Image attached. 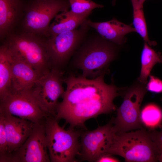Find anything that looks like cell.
I'll return each instance as SVG.
<instances>
[{"mask_svg":"<svg viewBox=\"0 0 162 162\" xmlns=\"http://www.w3.org/2000/svg\"><path fill=\"white\" fill-rule=\"evenodd\" d=\"M105 73L93 79L71 74L64 79L66 89L58 103L55 117L64 119L69 128H86L85 122L89 119L116 110L113 100L120 95L122 89L104 80Z\"/></svg>","mask_w":162,"mask_h":162,"instance_id":"1","label":"cell"},{"mask_svg":"<svg viewBox=\"0 0 162 162\" xmlns=\"http://www.w3.org/2000/svg\"><path fill=\"white\" fill-rule=\"evenodd\" d=\"M107 154L123 158L126 162H152L158 160L160 153L148 131L116 133Z\"/></svg>","mask_w":162,"mask_h":162,"instance_id":"2","label":"cell"},{"mask_svg":"<svg viewBox=\"0 0 162 162\" xmlns=\"http://www.w3.org/2000/svg\"><path fill=\"white\" fill-rule=\"evenodd\" d=\"M114 44L100 36L85 41L77 51L74 61L76 67L82 71V75L93 79L106 74L116 56Z\"/></svg>","mask_w":162,"mask_h":162,"instance_id":"3","label":"cell"},{"mask_svg":"<svg viewBox=\"0 0 162 162\" xmlns=\"http://www.w3.org/2000/svg\"><path fill=\"white\" fill-rule=\"evenodd\" d=\"M46 140L52 162H76V157L80 154L81 132L61 127L58 120L53 116H46L44 121Z\"/></svg>","mask_w":162,"mask_h":162,"instance_id":"4","label":"cell"},{"mask_svg":"<svg viewBox=\"0 0 162 162\" xmlns=\"http://www.w3.org/2000/svg\"><path fill=\"white\" fill-rule=\"evenodd\" d=\"M14 56L21 59L41 74L51 63L45 38L31 34L15 32L4 41Z\"/></svg>","mask_w":162,"mask_h":162,"instance_id":"5","label":"cell"},{"mask_svg":"<svg viewBox=\"0 0 162 162\" xmlns=\"http://www.w3.org/2000/svg\"><path fill=\"white\" fill-rule=\"evenodd\" d=\"M70 8L68 0H29L16 32L45 37L52 19Z\"/></svg>","mask_w":162,"mask_h":162,"instance_id":"6","label":"cell"},{"mask_svg":"<svg viewBox=\"0 0 162 162\" xmlns=\"http://www.w3.org/2000/svg\"><path fill=\"white\" fill-rule=\"evenodd\" d=\"M63 73L56 67L41 74L31 88V95L46 116L56 117L59 98L64 92Z\"/></svg>","mask_w":162,"mask_h":162,"instance_id":"7","label":"cell"},{"mask_svg":"<svg viewBox=\"0 0 162 162\" xmlns=\"http://www.w3.org/2000/svg\"><path fill=\"white\" fill-rule=\"evenodd\" d=\"M143 85H134L125 93L116 116L112 118L116 133L143 128L140 118V106L146 92Z\"/></svg>","mask_w":162,"mask_h":162,"instance_id":"8","label":"cell"},{"mask_svg":"<svg viewBox=\"0 0 162 162\" xmlns=\"http://www.w3.org/2000/svg\"><path fill=\"white\" fill-rule=\"evenodd\" d=\"M87 20L78 28L45 38L46 47L52 64L56 66L61 65L74 53L90 28Z\"/></svg>","mask_w":162,"mask_h":162,"instance_id":"9","label":"cell"},{"mask_svg":"<svg viewBox=\"0 0 162 162\" xmlns=\"http://www.w3.org/2000/svg\"><path fill=\"white\" fill-rule=\"evenodd\" d=\"M116 133L112 118L94 130L81 132V158L96 162L100 157L107 154Z\"/></svg>","mask_w":162,"mask_h":162,"instance_id":"10","label":"cell"},{"mask_svg":"<svg viewBox=\"0 0 162 162\" xmlns=\"http://www.w3.org/2000/svg\"><path fill=\"white\" fill-rule=\"evenodd\" d=\"M44 121L34 123L31 134L23 144L10 155L8 162H51Z\"/></svg>","mask_w":162,"mask_h":162,"instance_id":"11","label":"cell"},{"mask_svg":"<svg viewBox=\"0 0 162 162\" xmlns=\"http://www.w3.org/2000/svg\"><path fill=\"white\" fill-rule=\"evenodd\" d=\"M0 112L27 119L34 123L43 122L46 116L29 90L10 94L0 100Z\"/></svg>","mask_w":162,"mask_h":162,"instance_id":"12","label":"cell"},{"mask_svg":"<svg viewBox=\"0 0 162 162\" xmlns=\"http://www.w3.org/2000/svg\"><path fill=\"white\" fill-rule=\"evenodd\" d=\"M3 117L7 141L8 162L10 155L19 149L31 134L34 123L27 119L0 112Z\"/></svg>","mask_w":162,"mask_h":162,"instance_id":"13","label":"cell"},{"mask_svg":"<svg viewBox=\"0 0 162 162\" xmlns=\"http://www.w3.org/2000/svg\"><path fill=\"white\" fill-rule=\"evenodd\" d=\"M29 0H0V39L4 41L17 29Z\"/></svg>","mask_w":162,"mask_h":162,"instance_id":"14","label":"cell"},{"mask_svg":"<svg viewBox=\"0 0 162 162\" xmlns=\"http://www.w3.org/2000/svg\"><path fill=\"white\" fill-rule=\"evenodd\" d=\"M11 55L10 94L30 90L41 74L24 61Z\"/></svg>","mask_w":162,"mask_h":162,"instance_id":"15","label":"cell"},{"mask_svg":"<svg viewBox=\"0 0 162 162\" xmlns=\"http://www.w3.org/2000/svg\"><path fill=\"white\" fill-rule=\"evenodd\" d=\"M87 22L90 27L94 29L101 37L116 44H122L125 41L126 35L136 32L134 28L115 18L102 22H93L87 19Z\"/></svg>","mask_w":162,"mask_h":162,"instance_id":"16","label":"cell"},{"mask_svg":"<svg viewBox=\"0 0 162 162\" xmlns=\"http://www.w3.org/2000/svg\"><path fill=\"white\" fill-rule=\"evenodd\" d=\"M91 13L78 14L68 10L58 14L50 24L45 38L53 37L62 32L77 29L87 19Z\"/></svg>","mask_w":162,"mask_h":162,"instance_id":"17","label":"cell"},{"mask_svg":"<svg viewBox=\"0 0 162 162\" xmlns=\"http://www.w3.org/2000/svg\"><path fill=\"white\" fill-rule=\"evenodd\" d=\"M12 55L6 44L0 47V100L11 93V61Z\"/></svg>","mask_w":162,"mask_h":162,"instance_id":"18","label":"cell"},{"mask_svg":"<svg viewBox=\"0 0 162 162\" xmlns=\"http://www.w3.org/2000/svg\"><path fill=\"white\" fill-rule=\"evenodd\" d=\"M141 69L139 81L143 84L146 83L147 79L153 67L162 62L160 52H157L145 42L141 57Z\"/></svg>","mask_w":162,"mask_h":162,"instance_id":"19","label":"cell"},{"mask_svg":"<svg viewBox=\"0 0 162 162\" xmlns=\"http://www.w3.org/2000/svg\"><path fill=\"white\" fill-rule=\"evenodd\" d=\"M140 118L144 126L150 130L154 129L161 126L162 111L155 104H148L141 111Z\"/></svg>","mask_w":162,"mask_h":162,"instance_id":"20","label":"cell"},{"mask_svg":"<svg viewBox=\"0 0 162 162\" xmlns=\"http://www.w3.org/2000/svg\"><path fill=\"white\" fill-rule=\"evenodd\" d=\"M133 24L136 32L143 38L145 42L150 46L156 44V41H151L149 39L143 8L133 9Z\"/></svg>","mask_w":162,"mask_h":162,"instance_id":"21","label":"cell"},{"mask_svg":"<svg viewBox=\"0 0 162 162\" xmlns=\"http://www.w3.org/2000/svg\"><path fill=\"white\" fill-rule=\"evenodd\" d=\"M70 11L73 13L82 14L92 13L96 8H102L104 6L97 4L92 0H68Z\"/></svg>","mask_w":162,"mask_h":162,"instance_id":"22","label":"cell"},{"mask_svg":"<svg viewBox=\"0 0 162 162\" xmlns=\"http://www.w3.org/2000/svg\"><path fill=\"white\" fill-rule=\"evenodd\" d=\"M8 157L7 141L2 115L0 114V162H6Z\"/></svg>","mask_w":162,"mask_h":162,"instance_id":"23","label":"cell"},{"mask_svg":"<svg viewBox=\"0 0 162 162\" xmlns=\"http://www.w3.org/2000/svg\"><path fill=\"white\" fill-rule=\"evenodd\" d=\"M146 88L148 91L153 93H162V80L153 76L150 75L147 85Z\"/></svg>","mask_w":162,"mask_h":162,"instance_id":"24","label":"cell"},{"mask_svg":"<svg viewBox=\"0 0 162 162\" xmlns=\"http://www.w3.org/2000/svg\"><path fill=\"white\" fill-rule=\"evenodd\" d=\"M160 131L154 129L148 131L151 138L154 143L158 151L160 153L162 152V126L160 127Z\"/></svg>","mask_w":162,"mask_h":162,"instance_id":"25","label":"cell"},{"mask_svg":"<svg viewBox=\"0 0 162 162\" xmlns=\"http://www.w3.org/2000/svg\"><path fill=\"white\" fill-rule=\"evenodd\" d=\"M120 161L117 158L110 154H105L99 158L96 162H118Z\"/></svg>","mask_w":162,"mask_h":162,"instance_id":"26","label":"cell"},{"mask_svg":"<svg viewBox=\"0 0 162 162\" xmlns=\"http://www.w3.org/2000/svg\"><path fill=\"white\" fill-rule=\"evenodd\" d=\"M146 0H131L133 9L143 8V4ZM116 0H112V4L115 5Z\"/></svg>","mask_w":162,"mask_h":162,"instance_id":"27","label":"cell"}]
</instances>
